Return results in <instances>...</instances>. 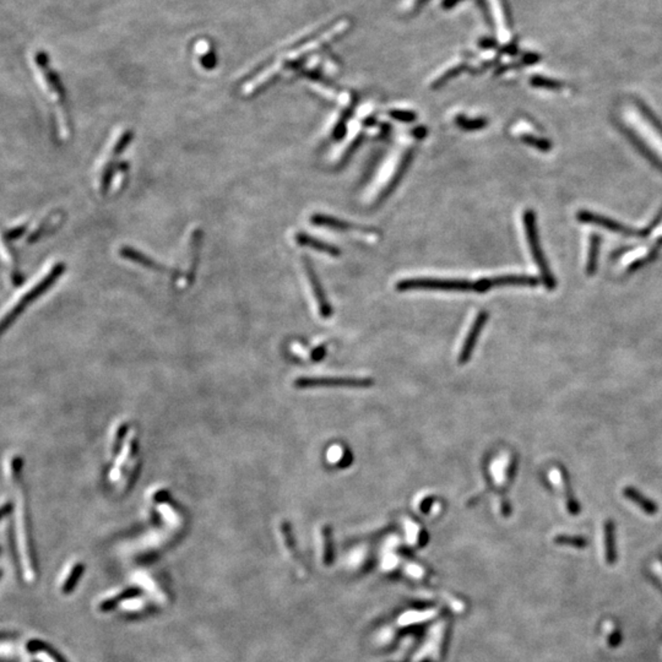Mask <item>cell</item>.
<instances>
[{"mask_svg":"<svg viewBox=\"0 0 662 662\" xmlns=\"http://www.w3.org/2000/svg\"><path fill=\"white\" fill-rule=\"evenodd\" d=\"M412 135H414L415 138H417V139H422V138H425V136L427 135L426 128H423V127H418V128H416V129L412 130Z\"/></svg>","mask_w":662,"mask_h":662,"instance_id":"83f0119b","label":"cell"},{"mask_svg":"<svg viewBox=\"0 0 662 662\" xmlns=\"http://www.w3.org/2000/svg\"><path fill=\"white\" fill-rule=\"evenodd\" d=\"M487 319H489L487 312H481V313L477 314L476 319H475L470 330L467 332L464 345L461 348L459 359H458L459 365H465L471 359L473 348L476 346L477 339L480 337V334L482 332L483 326L486 324Z\"/></svg>","mask_w":662,"mask_h":662,"instance_id":"30bf717a","label":"cell"},{"mask_svg":"<svg viewBox=\"0 0 662 662\" xmlns=\"http://www.w3.org/2000/svg\"><path fill=\"white\" fill-rule=\"evenodd\" d=\"M456 125L466 131H473V130L483 129L487 125V120L483 118L470 119L466 118L464 116H458L455 118Z\"/></svg>","mask_w":662,"mask_h":662,"instance_id":"d6986e66","label":"cell"},{"mask_svg":"<svg viewBox=\"0 0 662 662\" xmlns=\"http://www.w3.org/2000/svg\"><path fill=\"white\" fill-rule=\"evenodd\" d=\"M524 226H525V232H526L528 246H530V249H531L533 260H535V263L537 264L540 270H541L542 280L544 281L546 286L548 287V288H553V287H555V279L551 275L550 270H548V266L546 264L544 254H542V250H541L539 235H537L536 224H535V215H533L531 210H528V211L525 213V215H524Z\"/></svg>","mask_w":662,"mask_h":662,"instance_id":"8992f818","label":"cell"},{"mask_svg":"<svg viewBox=\"0 0 662 662\" xmlns=\"http://www.w3.org/2000/svg\"><path fill=\"white\" fill-rule=\"evenodd\" d=\"M310 221L312 224H314L317 226H321V227H328V228H331V230L337 231H348L352 230V228H357L356 226L350 225L348 222L345 221H341V220L337 219V217H331V216H328V215H321V213H317V215H313L310 217Z\"/></svg>","mask_w":662,"mask_h":662,"instance_id":"ac0fdd59","label":"cell"},{"mask_svg":"<svg viewBox=\"0 0 662 662\" xmlns=\"http://www.w3.org/2000/svg\"><path fill=\"white\" fill-rule=\"evenodd\" d=\"M34 64L41 73L47 95L51 97L53 102V119L56 135L61 140L67 141L72 136V120L67 112V95L61 76L51 67L50 58L45 52H37L34 54Z\"/></svg>","mask_w":662,"mask_h":662,"instance_id":"7a4b0ae2","label":"cell"},{"mask_svg":"<svg viewBox=\"0 0 662 662\" xmlns=\"http://www.w3.org/2000/svg\"><path fill=\"white\" fill-rule=\"evenodd\" d=\"M412 158H414V152L412 151H409L407 153H406V155H405L404 158L401 160V162H400V164H398V169H396V171H395L393 178H392L390 182L387 183V186H385V189H384V191H383L382 195H381V197H379V202H382L383 199H385V197H389V195L392 194V191H393L394 189L398 186V183H400V180H403V177H404L406 169H409V166H410L411 160H412Z\"/></svg>","mask_w":662,"mask_h":662,"instance_id":"9a60e30c","label":"cell"},{"mask_svg":"<svg viewBox=\"0 0 662 662\" xmlns=\"http://www.w3.org/2000/svg\"><path fill=\"white\" fill-rule=\"evenodd\" d=\"M374 384L371 378L357 376H302L298 378L295 385L299 389L318 387H370Z\"/></svg>","mask_w":662,"mask_h":662,"instance_id":"52a82bcc","label":"cell"},{"mask_svg":"<svg viewBox=\"0 0 662 662\" xmlns=\"http://www.w3.org/2000/svg\"><path fill=\"white\" fill-rule=\"evenodd\" d=\"M578 217L580 219V221H583V222L601 226V227L608 228V230L612 231V232H616V233H623V235H639V236H645L646 233H648V230H644V232H633V231H630L629 228H626L624 226L619 225L617 222H615L613 220L606 219V217H604V216L588 213V211L579 213Z\"/></svg>","mask_w":662,"mask_h":662,"instance_id":"4fadbf2b","label":"cell"},{"mask_svg":"<svg viewBox=\"0 0 662 662\" xmlns=\"http://www.w3.org/2000/svg\"><path fill=\"white\" fill-rule=\"evenodd\" d=\"M296 241H297L299 246L313 248L317 252L325 253V254H329L331 257L340 255V249H339V248L335 247V246H331V244L325 243V242H321L320 239H318V238H314V237L306 235V233H298L297 236H296Z\"/></svg>","mask_w":662,"mask_h":662,"instance_id":"5bb4252c","label":"cell"},{"mask_svg":"<svg viewBox=\"0 0 662 662\" xmlns=\"http://www.w3.org/2000/svg\"><path fill=\"white\" fill-rule=\"evenodd\" d=\"M304 268H306V274L308 276L309 284H310V287H312V291H313V295H314L315 299H317V304H318V308H319V313L323 318H330L331 314H332V308H331L330 303L328 302L326 299L325 293H324V290L321 287V284H320L319 279L318 276L315 274L314 269L313 266L310 264L309 259L306 257L304 258Z\"/></svg>","mask_w":662,"mask_h":662,"instance_id":"8fae6325","label":"cell"},{"mask_svg":"<svg viewBox=\"0 0 662 662\" xmlns=\"http://www.w3.org/2000/svg\"><path fill=\"white\" fill-rule=\"evenodd\" d=\"M63 213L61 211H53V213L45 215L40 221L34 224V228L30 230V222H28V231H26V244H32L34 242L40 241L41 238L50 236L54 231L62 225Z\"/></svg>","mask_w":662,"mask_h":662,"instance_id":"ba28073f","label":"cell"},{"mask_svg":"<svg viewBox=\"0 0 662 662\" xmlns=\"http://www.w3.org/2000/svg\"><path fill=\"white\" fill-rule=\"evenodd\" d=\"M533 85L535 86H540V87H547V89H556V87H559V85L557 83H553L551 80L544 79V78H535L533 79Z\"/></svg>","mask_w":662,"mask_h":662,"instance_id":"484cf974","label":"cell"},{"mask_svg":"<svg viewBox=\"0 0 662 662\" xmlns=\"http://www.w3.org/2000/svg\"><path fill=\"white\" fill-rule=\"evenodd\" d=\"M65 269L67 268L63 261H54L47 265L40 275L31 281L23 290L17 292L3 312L1 329L6 330L8 326L12 325L17 317L21 314L30 304L34 303L37 298L45 295V292L62 277Z\"/></svg>","mask_w":662,"mask_h":662,"instance_id":"3957f363","label":"cell"},{"mask_svg":"<svg viewBox=\"0 0 662 662\" xmlns=\"http://www.w3.org/2000/svg\"><path fill=\"white\" fill-rule=\"evenodd\" d=\"M599 247H600V238L597 236L591 237L589 259H588V268H586V271H588V274H590V275L595 273L596 264H597V257H599Z\"/></svg>","mask_w":662,"mask_h":662,"instance_id":"ffe728a7","label":"cell"},{"mask_svg":"<svg viewBox=\"0 0 662 662\" xmlns=\"http://www.w3.org/2000/svg\"><path fill=\"white\" fill-rule=\"evenodd\" d=\"M398 291H416V290H426V291H447V292H470L473 291V284L466 280H450V279H429V277H420V279H407L398 282L396 285Z\"/></svg>","mask_w":662,"mask_h":662,"instance_id":"5b68a950","label":"cell"},{"mask_svg":"<svg viewBox=\"0 0 662 662\" xmlns=\"http://www.w3.org/2000/svg\"><path fill=\"white\" fill-rule=\"evenodd\" d=\"M604 533H605V558H606L607 564H615L616 561H617V552H616V537H615V524L611 520L605 522V528H604Z\"/></svg>","mask_w":662,"mask_h":662,"instance_id":"e0dca14e","label":"cell"},{"mask_svg":"<svg viewBox=\"0 0 662 662\" xmlns=\"http://www.w3.org/2000/svg\"><path fill=\"white\" fill-rule=\"evenodd\" d=\"M459 1H460V0H444L443 6L444 8L449 9V8L454 6L455 4H456V3H459Z\"/></svg>","mask_w":662,"mask_h":662,"instance_id":"f1b7e54d","label":"cell"},{"mask_svg":"<svg viewBox=\"0 0 662 662\" xmlns=\"http://www.w3.org/2000/svg\"><path fill=\"white\" fill-rule=\"evenodd\" d=\"M119 254H120V257L125 259L127 261H130V263H133V264L135 265H139V266L144 268V269L153 270V271H163V270H164L163 265L156 261L155 259H152L149 254L141 252L139 249L129 247V246L120 248Z\"/></svg>","mask_w":662,"mask_h":662,"instance_id":"7c38bea8","label":"cell"},{"mask_svg":"<svg viewBox=\"0 0 662 662\" xmlns=\"http://www.w3.org/2000/svg\"><path fill=\"white\" fill-rule=\"evenodd\" d=\"M623 494L626 498H628L629 500H632L634 504L638 505L641 511L649 514V515H654L655 513H657L659 508L657 505L652 502V500H649L644 497L643 494L640 493L639 491L633 489V487H627L623 491Z\"/></svg>","mask_w":662,"mask_h":662,"instance_id":"2e32d148","label":"cell"},{"mask_svg":"<svg viewBox=\"0 0 662 662\" xmlns=\"http://www.w3.org/2000/svg\"><path fill=\"white\" fill-rule=\"evenodd\" d=\"M134 138L133 130L122 128L113 134L95 169L96 191L101 197L118 193L128 177L129 166L122 156Z\"/></svg>","mask_w":662,"mask_h":662,"instance_id":"6da1fadb","label":"cell"},{"mask_svg":"<svg viewBox=\"0 0 662 662\" xmlns=\"http://www.w3.org/2000/svg\"><path fill=\"white\" fill-rule=\"evenodd\" d=\"M202 232L197 227L188 232L183 250L180 253L178 266L172 271L175 286L183 290L193 284L197 274L199 254L202 247Z\"/></svg>","mask_w":662,"mask_h":662,"instance_id":"277c9868","label":"cell"},{"mask_svg":"<svg viewBox=\"0 0 662 662\" xmlns=\"http://www.w3.org/2000/svg\"><path fill=\"white\" fill-rule=\"evenodd\" d=\"M555 542L559 546H570L574 548H585L588 546V541L581 536H569V535H559L555 539Z\"/></svg>","mask_w":662,"mask_h":662,"instance_id":"44dd1931","label":"cell"},{"mask_svg":"<svg viewBox=\"0 0 662 662\" xmlns=\"http://www.w3.org/2000/svg\"><path fill=\"white\" fill-rule=\"evenodd\" d=\"M522 139L528 145L533 146V147L542 150V151H548L551 149V144L548 141L542 140L540 138H535L533 135H525V136H522Z\"/></svg>","mask_w":662,"mask_h":662,"instance_id":"cb8c5ba5","label":"cell"},{"mask_svg":"<svg viewBox=\"0 0 662 662\" xmlns=\"http://www.w3.org/2000/svg\"><path fill=\"white\" fill-rule=\"evenodd\" d=\"M621 639H622L621 632H619V630H615V632H613V633L608 637V644L615 648V646L619 645Z\"/></svg>","mask_w":662,"mask_h":662,"instance_id":"4316f807","label":"cell"},{"mask_svg":"<svg viewBox=\"0 0 662 662\" xmlns=\"http://www.w3.org/2000/svg\"><path fill=\"white\" fill-rule=\"evenodd\" d=\"M390 117L398 120V122H403V123H412L415 122L417 116H416L415 112H410V111H398V109H395V111H390L389 112Z\"/></svg>","mask_w":662,"mask_h":662,"instance_id":"603a6c76","label":"cell"},{"mask_svg":"<svg viewBox=\"0 0 662 662\" xmlns=\"http://www.w3.org/2000/svg\"><path fill=\"white\" fill-rule=\"evenodd\" d=\"M464 69H465L464 64L450 69L447 73H444L440 78H438V79L434 81V84H433L432 86L433 89H438V87H440L442 85L447 84L449 80L454 79L455 76H458Z\"/></svg>","mask_w":662,"mask_h":662,"instance_id":"7402d4cb","label":"cell"},{"mask_svg":"<svg viewBox=\"0 0 662 662\" xmlns=\"http://www.w3.org/2000/svg\"><path fill=\"white\" fill-rule=\"evenodd\" d=\"M348 117H350V112L345 113V117L340 119L339 123L337 124V128L334 130V138H335L337 140H340V139H343V136H345Z\"/></svg>","mask_w":662,"mask_h":662,"instance_id":"d4e9b609","label":"cell"},{"mask_svg":"<svg viewBox=\"0 0 662 662\" xmlns=\"http://www.w3.org/2000/svg\"><path fill=\"white\" fill-rule=\"evenodd\" d=\"M537 284L535 277L522 275H504L493 277V279H482L473 284V291L478 293L489 291L494 286H533Z\"/></svg>","mask_w":662,"mask_h":662,"instance_id":"9c48e42d","label":"cell"}]
</instances>
